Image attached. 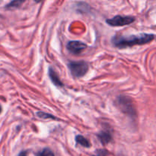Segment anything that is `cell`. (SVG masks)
<instances>
[{
	"mask_svg": "<svg viewBox=\"0 0 156 156\" xmlns=\"http://www.w3.org/2000/svg\"><path fill=\"white\" fill-rule=\"evenodd\" d=\"M108 154V152L106 149H98L93 156H107Z\"/></svg>",
	"mask_w": 156,
	"mask_h": 156,
	"instance_id": "obj_12",
	"label": "cell"
},
{
	"mask_svg": "<svg viewBox=\"0 0 156 156\" xmlns=\"http://www.w3.org/2000/svg\"><path fill=\"white\" fill-rule=\"evenodd\" d=\"M117 105L125 114L130 117H136V111L131 98L126 96H119L117 98Z\"/></svg>",
	"mask_w": 156,
	"mask_h": 156,
	"instance_id": "obj_3",
	"label": "cell"
},
{
	"mask_svg": "<svg viewBox=\"0 0 156 156\" xmlns=\"http://www.w3.org/2000/svg\"><path fill=\"white\" fill-rule=\"evenodd\" d=\"M68 67L72 75L75 78H82L86 75L88 71V63L85 61H70Z\"/></svg>",
	"mask_w": 156,
	"mask_h": 156,
	"instance_id": "obj_2",
	"label": "cell"
},
{
	"mask_svg": "<svg viewBox=\"0 0 156 156\" xmlns=\"http://www.w3.org/2000/svg\"><path fill=\"white\" fill-rule=\"evenodd\" d=\"M18 156H27V152H26L25 151H22V152H20Z\"/></svg>",
	"mask_w": 156,
	"mask_h": 156,
	"instance_id": "obj_13",
	"label": "cell"
},
{
	"mask_svg": "<svg viewBox=\"0 0 156 156\" xmlns=\"http://www.w3.org/2000/svg\"><path fill=\"white\" fill-rule=\"evenodd\" d=\"M136 21V18L133 16H123V15H116L114 18H108L106 20V23L111 27H123L129 25Z\"/></svg>",
	"mask_w": 156,
	"mask_h": 156,
	"instance_id": "obj_4",
	"label": "cell"
},
{
	"mask_svg": "<svg viewBox=\"0 0 156 156\" xmlns=\"http://www.w3.org/2000/svg\"><path fill=\"white\" fill-rule=\"evenodd\" d=\"M37 156H55L53 152H52L51 149H50L49 148H45V149H43L41 152H40L37 155Z\"/></svg>",
	"mask_w": 156,
	"mask_h": 156,
	"instance_id": "obj_11",
	"label": "cell"
},
{
	"mask_svg": "<svg viewBox=\"0 0 156 156\" xmlns=\"http://www.w3.org/2000/svg\"><path fill=\"white\" fill-rule=\"evenodd\" d=\"M24 1H20V0H15V1H12L9 2V4L6 5L5 9H18L19 8Z\"/></svg>",
	"mask_w": 156,
	"mask_h": 156,
	"instance_id": "obj_9",
	"label": "cell"
},
{
	"mask_svg": "<svg viewBox=\"0 0 156 156\" xmlns=\"http://www.w3.org/2000/svg\"><path fill=\"white\" fill-rule=\"evenodd\" d=\"M153 34H139L127 36H114L111 39V43L115 47L120 49L127 48L136 45H144L154 41Z\"/></svg>",
	"mask_w": 156,
	"mask_h": 156,
	"instance_id": "obj_1",
	"label": "cell"
},
{
	"mask_svg": "<svg viewBox=\"0 0 156 156\" xmlns=\"http://www.w3.org/2000/svg\"><path fill=\"white\" fill-rule=\"evenodd\" d=\"M98 138L103 145H106L111 143L112 140V134L109 130H102L97 134Z\"/></svg>",
	"mask_w": 156,
	"mask_h": 156,
	"instance_id": "obj_6",
	"label": "cell"
},
{
	"mask_svg": "<svg viewBox=\"0 0 156 156\" xmlns=\"http://www.w3.org/2000/svg\"><path fill=\"white\" fill-rule=\"evenodd\" d=\"M37 116L41 119H53V120H57V118L55 117L53 115H52V114H47V113L42 112V111H39V112L37 113Z\"/></svg>",
	"mask_w": 156,
	"mask_h": 156,
	"instance_id": "obj_10",
	"label": "cell"
},
{
	"mask_svg": "<svg viewBox=\"0 0 156 156\" xmlns=\"http://www.w3.org/2000/svg\"><path fill=\"white\" fill-rule=\"evenodd\" d=\"M66 48L72 54L78 55L87 48V44L79 41H71L66 44Z\"/></svg>",
	"mask_w": 156,
	"mask_h": 156,
	"instance_id": "obj_5",
	"label": "cell"
},
{
	"mask_svg": "<svg viewBox=\"0 0 156 156\" xmlns=\"http://www.w3.org/2000/svg\"><path fill=\"white\" fill-rule=\"evenodd\" d=\"M2 111V107H1V105H0V114H1Z\"/></svg>",
	"mask_w": 156,
	"mask_h": 156,
	"instance_id": "obj_14",
	"label": "cell"
},
{
	"mask_svg": "<svg viewBox=\"0 0 156 156\" xmlns=\"http://www.w3.org/2000/svg\"><path fill=\"white\" fill-rule=\"evenodd\" d=\"M75 140H76V143L77 145H80V146H83L85 148L91 147V143L85 137H84L83 136L77 135L76 138H75Z\"/></svg>",
	"mask_w": 156,
	"mask_h": 156,
	"instance_id": "obj_8",
	"label": "cell"
},
{
	"mask_svg": "<svg viewBox=\"0 0 156 156\" xmlns=\"http://www.w3.org/2000/svg\"><path fill=\"white\" fill-rule=\"evenodd\" d=\"M48 75H49V77H50V80H51V82L53 83V85H56V86H57V87L63 86L64 85L63 83H62V81L60 80V79H59V76L57 75V73H56V71H55L53 68H51V67H50V68H49Z\"/></svg>",
	"mask_w": 156,
	"mask_h": 156,
	"instance_id": "obj_7",
	"label": "cell"
}]
</instances>
